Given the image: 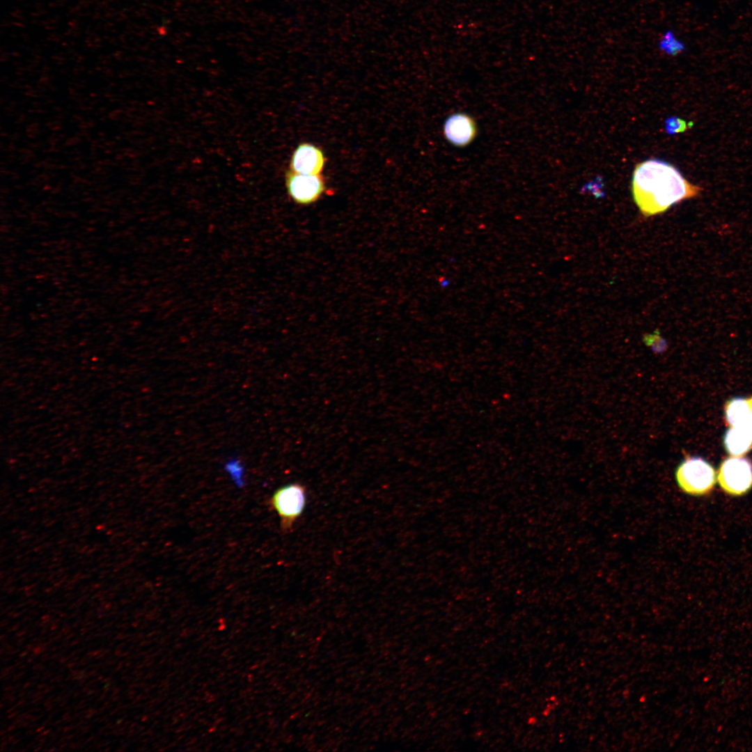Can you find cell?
<instances>
[{
  "label": "cell",
  "instance_id": "obj_1",
  "mask_svg": "<svg viewBox=\"0 0 752 752\" xmlns=\"http://www.w3.org/2000/svg\"><path fill=\"white\" fill-rule=\"evenodd\" d=\"M702 190L685 179L674 166L657 159L637 164L632 175V196L645 217L659 214L680 202L696 198Z\"/></svg>",
  "mask_w": 752,
  "mask_h": 752
},
{
  "label": "cell",
  "instance_id": "obj_2",
  "mask_svg": "<svg viewBox=\"0 0 752 752\" xmlns=\"http://www.w3.org/2000/svg\"><path fill=\"white\" fill-rule=\"evenodd\" d=\"M675 476L684 492L695 496L707 494L716 483L714 469L698 456L686 457L677 467Z\"/></svg>",
  "mask_w": 752,
  "mask_h": 752
},
{
  "label": "cell",
  "instance_id": "obj_3",
  "mask_svg": "<svg viewBox=\"0 0 752 752\" xmlns=\"http://www.w3.org/2000/svg\"><path fill=\"white\" fill-rule=\"evenodd\" d=\"M305 487L300 483H290L277 489L269 500L272 508L280 518V527L283 533H289L306 506Z\"/></svg>",
  "mask_w": 752,
  "mask_h": 752
},
{
  "label": "cell",
  "instance_id": "obj_4",
  "mask_svg": "<svg viewBox=\"0 0 752 752\" xmlns=\"http://www.w3.org/2000/svg\"><path fill=\"white\" fill-rule=\"evenodd\" d=\"M717 479L726 492L744 494L752 487V462L742 456L728 457L721 463Z\"/></svg>",
  "mask_w": 752,
  "mask_h": 752
},
{
  "label": "cell",
  "instance_id": "obj_5",
  "mask_svg": "<svg viewBox=\"0 0 752 752\" xmlns=\"http://www.w3.org/2000/svg\"><path fill=\"white\" fill-rule=\"evenodd\" d=\"M285 186L290 197L299 205L315 203L325 190L324 180L321 174H301L290 170L285 175Z\"/></svg>",
  "mask_w": 752,
  "mask_h": 752
},
{
  "label": "cell",
  "instance_id": "obj_6",
  "mask_svg": "<svg viewBox=\"0 0 752 752\" xmlns=\"http://www.w3.org/2000/svg\"><path fill=\"white\" fill-rule=\"evenodd\" d=\"M478 133L476 121L464 112H455L448 116L443 124V134L452 146L464 148L471 143Z\"/></svg>",
  "mask_w": 752,
  "mask_h": 752
},
{
  "label": "cell",
  "instance_id": "obj_7",
  "mask_svg": "<svg viewBox=\"0 0 752 752\" xmlns=\"http://www.w3.org/2000/svg\"><path fill=\"white\" fill-rule=\"evenodd\" d=\"M325 164L322 150L309 143L299 144L294 150L290 162V171L308 175H319Z\"/></svg>",
  "mask_w": 752,
  "mask_h": 752
},
{
  "label": "cell",
  "instance_id": "obj_8",
  "mask_svg": "<svg viewBox=\"0 0 752 752\" xmlns=\"http://www.w3.org/2000/svg\"><path fill=\"white\" fill-rule=\"evenodd\" d=\"M724 446L732 456H742L752 448V432L743 427H730L723 439Z\"/></svg>",
  "mask_w": 752,
  "mask_h": 752
},
{
  "label": "cell",
  "instance_id": "obj_9",
  "mask_svg": "<svg viewBox=\"0 0 752 752\" xmlns=\"http://www.w3.org/2000/svg\"><path fill=\"white\" fill-rule=\"evenodd\" d=\"M725 416L730 427L748 428L751 419L748 400L736 397L728 400L725 405Z\"/></svg>",
  "mask_w": 752,
  "mask_h": 752
},
{
  "label": "cell",
  "instance_id": "obj_10",
  "mask_svg": "<svg viewBox=\"0 0 752 752\" xmlns=\"http://www.w3.org/2000/svg\"><path fill=\"white\" fill-rule=\"evenodd\" d=\"M657 45L660 52L670 56H676L687 49L685 43L671 29L665 30L661 34Z\"/></svg>",
  "mask_w": 752,
  "mask_h": 752
},
{
  "label": "cell",
  "instance_id": "obj_11",
  "mask_svg": "<svg viewBox=\"0 0 752 752\" xmlns=\"http://www.w3.org/2000/svg\"><path fill=\"white\" fill-rule=\"evenodd\" d=\"M643 341L655 353H661L667 347L666 340L661 337L658 330L652 334H645L643 336Z\"/></svg>",
  "mask_w": 752,
  "mask_h": 752
},
{
  "label": "cell",
  "instance_id": "obj_12",
  "mask_svg": "<svg viewBox=\"0 0 752 752\" xmlns=\"http://www.w3.org/2000/svg\"><path fill=\"white\" fill-rule=\"evenodd\" d=\"M689 127L690 124L687 125L686 121L680 118L671 117L666 121V128L668 134L683 132Z\"/></svg>",
  "mask_w": 752,
  "mask_h": 752
},
{
  "label": "cell",
  "instance_id": "obj_13",
  "mask_svg": "<svg viewBox=\"0 0 752 752\" xmlns=\"http://www.w3.org/2000/svg\"><path fill=\"white\" fill-rule=\"evenodd\" d=\"M747 400H748V402H749L750 409H751V422H750V424H749V426L748 428L750 429L751 431L752 432V397H751L750 398H749Z\"/></svg>",
  "mask_w": 752,
  "mask_h": 752
}]
</instances>
